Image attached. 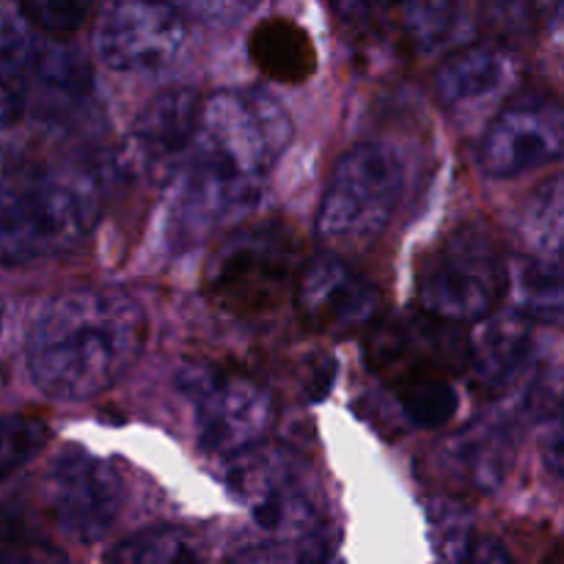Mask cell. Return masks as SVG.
Segmentation results:
<instances>
[{"instance_id": "4316f807", "label": "cell", "mask_w": 564, "mask_h": 564, "mask_svg": "<svg viewBox=\"0 0 564 564\" xmlns=\"http://www.w3.org/2000/svg\"><path fill=\"white\" fill-rule=\"evenodd\" d=\"M94 0H20V14L44 36L66 39L88 20Z\"/></svg>"}, {"instance_id": "603a6c76", "label": "cell", "mask_w": 564, "mask_h": 564, "mask_svg": "<svg viewBox=\"0 0 564 564\" xmlns=\"http://www.w3.org/2000/svg\"><path fill=\"white\" fill-rule=\"evenodd\" d=\"M391 391H394L408 422L422 430L444 427L460 408L455 380H427V383L400 386Z\"/></svg>"}, {"instance_id": "d4e9b609", "label": "cell", "mask_w": 564, "mask_h": 564, "mask_svg": "<svg viewBox=\"0 0 564 564\" xmlns=\"http://www.w3.org/2000/svg\"><path fill=\"white\" fill-rule=\"evenodd\" d=\"M50 430L42 419L25 413L0 416V482L25 468L47 446Z\"/></svg>"}, {"instance_id": "7a4b0ae2", "label": "cell", "mask_w": 564, "mask_h": 564, "mask_svg": "<svg viewBox=\"0 0 564 564\" xmlns=\"http://www.w3.org/2000/svg\"><path fill=\"white\" fill-rule=\"evenodd\" d=\"M147 334V314L132 295L116 286H75L39 312L28 334V372L53 400H91L130 372Z\"/></svg>"}, {"instance_id": "9c48e42d", "label": "cell", "mask_w": 564, "mask_h": 564, "mask_svg": "<svg viewBox=\"0 0 564 564\" xmlns=\"http://www.w3.org/2000/svg\"><path fill=\"white\" fill-rule=\"evenodd\" d=\"M185 39V17L169 0H108L94 33L102 64L124 75L169 69Z\"/></svg>"}, {"instance_id": "277c9868", "label": "cell", "mask_w": 564, "mask_h": 564, "mask_svg": "<svg viewBox=\"0 0 564 564\" xmlns=\"http://www.w3.org/2000/svg\"><path fill=\"white\" fill-rule=\"evenodd\" d=\"M510 281L505 248L482 220L457 226L416 268V301L424 314L449 325L494 317Z\"/></svg>"}, {"instance_id": "e0dca14e", "label": "cell", "mask_w": 564, "mask_h": 564, "mask_svg": "<svg viewBox=\"0 0 564 564\" xmlns=\"http://www.w3.org/2000/svg\"><path fill=\"white\" fill-rule=\"evenodd\" d=\"M477 336L468 339V369L474 389L501 394L529 367L532 328L521 314H501L482 319Z\"/></svg>"}, {"instance_id": "83f0119b", "label": "cell", "mask_w": 564, "mask_h": 564, "mask_svg": "<svg viewBox=\"0 0 564 564\" xmlns=\"http://www.w3.org/2000/svg\"><path fill=\"white\" fill-rule=\"evenodd\" d=\"M182 17L191 14L207 25H235L246 20L262 0H169Z\"/></svg>"}, {"instance_id": "30bf717a", "label": "cell", "mask_w": 564, "mask_h": 564, "mask_svg": "<svg viewBox=\"0 0 564 564\" xmlns=\"http://www.w3.org/2000/svg\"><path fill=\"white\" fill-rule=\"evenodd\" d=\"M44 494L50 516L55 518L61 532L77 543L102 540L119 518L124 501L119 471L80 446H64L50 460Z\"/></svg>"}, {"instance_id": "d6986e66", "label": "cell", "mask_w": 564, "mask_h": 564, "mask_svg": "<svg viewBox=\"0 0 564 564\" xmlns=\"http://www.w3.org/2000/svg\"><path fill=\"white\" fill-rule=\"evenodd\" d=\"M386 17L413 55L457 50L468 31L463 0H389Z\"/></svg>"}, {"instance_id": "ffe728a7", "label": "cell", "mask_w": 564, "mask_h": 564, "mask_svg": "<svg viewBox=\"0 0 564 564\" xmlns=\"http://www.w3.org/2000/svg\"><path fill=\"white\" fill-rule=\"evenodd\" d=\"M507 286H512L516 308L523 319L534 323H562V270L556 259H527L510 273Z\"/></svg>"}, {"instance_id": "484cf974", "label": "cell", "mask_w": 564, "mask_h": 564, "mask_svg": "<svg viewBox=\"0 0 564 564\" xmlns=\"http://www.w3.org/2000/svg\"><path fill=\"white\" fill-rule=\"evenodd\" d=\"M231 564H336L334 543L323 532L303 540H273L242 551Z\"/></svg>"}, {"instance_id": "7402d4cb", "label": "cell", "mask_w": 564, "mask_h": 564, "mask_svg": "<svg viewBox=\"0 0 564 564\" xmlns=\"http://www.w3.org/2000/svg\"><path fill=\"white\" fill-rule=\"evenodd\" d=\"M433 564H468L474 545V518L466 505L455 499H433L427 505Z\"/></svg>"}, {"instance_id": "ba28073f", "label": "cell", "mask_w": 564, "mask_h": 564, "mask_svg": "<svg viewBox=\"0 0 564 564\" xmlns=\"http://www.w3.org/2000/svg\"><path fill=\"white\" fill-rule=\"evenodd\" d=\"M369 369L391 389L427 380H455L468 369V336L430 314L402 312L369 330Z\"/></svg>"}, {"instance_id": "2e32d148", "label": "cell", "mask_w": 564, "mask_h": 564, "mask_svg": "<svg viewBox=\"0 0 564 564\" xmlns=\"http://www.w3.org/2000/svg\"><path fill=\"white\" fill-rule=\"evenodd\" d=\"M516 455L512 430L499 419H482L452 435L441 449V468L457 485L490 494L505 482Z\"/></svg>"}, {"instance_id": "6da1fadb", "label": "cell", "mask_w": 564, "mask_h": 564, "mask_svg": "<svg viewBox=\"0 0 564 564\" xmlns=\"http://www.w3.org/2000/svg\"><path fill=\"white\" fill-rule=\"evenodd\" d=\"M292 132L286 108L264 88H220L202 99L174 204V240L198 242L246 218Z\"/></svg>"}, {"instance_id": "4fadbf2b", "label": "cell", "mask_w": 564, "mask_h": 564, "mask_svg": "<svg viewBox=\"0 0 564 564\" xmlns=\"http://www.w3.org/2000/svg\"><path fill=\"white\" fill-rule=\"evenodd\" d=\"M295 301L308 328L330 336L372 328L383 314V292L378 284L334 253L303 264L295 281Z\"/></svg>"}, {"instance_id": "44dd1931", "label": "cell", "mask_w": 564, "mask_h": 564, "mask_svg": "<svg viewBox=\"0 0 564 564\" xmlns=\"http://www.w3.org/2000/svg\"><path fill=\"white\" fill-rule=\"evenodd\" d=\"M105 564H204V554L185 529L152 527L121 540Z\"/></svg>"}, {"instance_id": "3957f363", "label": "cell", "mask_w": 564, "mask_h": 564, "mask_svg": "<svg viewBox=\"0 0 564 564\" xmlns=\"http://www.w3.org/2000/svg\"><path fill=\"white\" fill-rule=\"evenodd\" d=\"M102 215V182L75 165H20L0 174V264L75 251Z\"/></svg>"}, {"instance_id": "7c38bea8", "label": "cell", "mask_w": 564, "mask_h": 564, "mask_svg": "<svg viewBox=\"0 0 564 564\" xmlns=\"http://www.w3.org/2000/svg\"><path fill=\"white\" fill-rule=\"evenodd\" d=\"M564 116L545 94H527L507 105L479 141V169L494 180H512L562 158Z\"/></svg>"}, {"instance_id": "f546056e", "label": "cell", "mask_w": 564, "mask_h": 564, "mask_svg": "<svg viewBox=\"0 0 564 564\" xmlns=\"http://www.w3.org/2000/svg\"><path fill=\"white\" fill-rule=\"evenodd\" d=\"M490 14H494L496 25L518 33L529 25V20H532V0H494Z\"/></svg>"}, {"instance_id": "cb8c5ba5", "label": "cell", "mask_w": 564, "mask_h": 564, "mask_svg": "<svg viewBox=\"0 0 564 564\" xmlns=\"http://www.w3.org/2000/svg\"><path fill=\"white\" fill-rule=\"evenodd\" d=\"M523 231L540 259H556L562 251V180L551 176L523 215Z\"/></svg>"}, {"instance_id": "ac0fdd59", "label": "cell", "mask_w": 564, "mask_h": 564, "mask_svg": "<svg viewBox=\"0 0 564 564\" xmlns=\"http://www.w3.org/2000/svg\"><path fill=\"white\" fill-rule=\"evenodd\" d=\"M248 53L264 77L284 86H301L317 72V47L306 28L290 17H268L248 39Z\"/></svg>"}, {"instance_id": "f1b7e54d", "label": "cell", "mask_w": 564, "mask_h": 564, "mask_svg": "<svg viewBox=\"0 0 564 564\" xmlns=\"http://www.w3.org/2000/svg\"><path fill=\"white\" fill-rule=\"evenodd\" d=\"M28 102L22 91L11 83L0 80V152L11 143V138L20 130V121L25 116Z\"/></svg>"}, {"instance_id": "52a82bcc", "label": "cell", "mask_w": 564, "mask_h": 564, "mask_svg": "<svg viewBox=\"0 0 564 564\" xmlns=\"http://www.w3.org/2000/svg\"><path fill=\"white\" fill-rule=\"evenodd\" d=\"M180 389L196 413L204 449L237 457L262 444L273 422V394L257 378L237 369L191 367L180 375Z\"/></svg>"}, {"instance_id": "5b68a950", "label": "cell", "mask_w": 564, "mask_h": 564, "mask_svg": "<svg viewBox=\"0 0 564 564\" xmlns=\"http://www.w3.org/2000/svg\"><path fill=\"white\" fill-rule=\"evenodd\" d=\"M301 246L281 220L246 224L218 246L204 273L209 301L235 317H259L295 292Z\"/></svg>"}, {"instance_id": "5bb4252c", "label": "cell", "mask_w": 564, "mask_h": 564, "mask_svg": "<svg viewBox=\"0 0 564 564\" xmlns=\"http://www.w3.org/2000/svg\"><path fill=\"white\" fill-rule=\"evenodd\" d=\"M198 99L191 88H169L149 99L130 135V160L149 180H169L185 165L198 119Z\"/></svg>"}, {"instance_id": "8992f818", "label": "cell", "mask_w": 564, "mask_h": 564, "mask_svg": "<svg viewBox=\"0 0 564 564\" xmlns=\"http://www.w3.org/2000/svg\"><path fill=\"white\" fill-rule=\"evenodd\" d=\"M405 191V169L389 143H358L336 163L323 191L317 235L328 246L361 248L383 235Z\"/></svg>"}, {"instance_id": "9a60e30c", "label": "cell", "mask_w": 564, "mask_h": 564, "mask_svg": "<svg viewBox=\"0 0 564 564\" xmlns=\"http://www.w3.org/2000/svg\"><path fill=\"white\" fill-rule=\"evenodd\" d=\"M516 80V61L496 44H468L444 58L435 72V97L449 110H474Z\"/></svg>"}, {"instance_id": "4dcf8cb0", "label": "cell", "mask_w": 564, "mask_h": 564, "mask_svg": "<svg viewBox=\"0 0 564 564\" xmlns=\"http://www.w3.org/2000/svg\"><path fill=\"white\" fill-rule=\"evenodd\" d=\"M0 564H36V562L25 554H17V551L0 549Z\"/></svg>"}, {"instance_id": "1f68e13d", "label": "cell", "mask_w": 564, "mask_h": 564, "mask_svg": "<svg viewBox=\"0 0 564 564\" xmlns=\"http://www.w3.org/2000/svg\"><path fill=\"white\" fill-rule=\"evenodd\" d=\"M0 328H3V301H0Z\"/></svg>"}, {"instance_id": "8fae6325", "label": "cell", "mask_w": 564, "mask_h": 564, "mask_svg": "<svg viewBox=\"0 0 564 564\" xmlns=\"http://www.w3.org/2000/svg\"><path fill=\"white\" fill-rule=\"evenodd\" d=\"M229 482L253 521L275 540H303L323 532L319 510L301 488L295 457L281 446H253L231 457Z\"/></svg>"}]
</instances>
